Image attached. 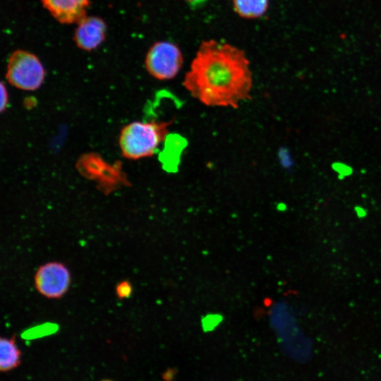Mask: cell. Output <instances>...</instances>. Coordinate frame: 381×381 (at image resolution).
I'll return each mask as SVG.
<instances>
[{"instance_id":"16","label":"cell","mask_w":381,"mask_h":381,"mask_svg":"<svg viewBox=\"0 0 381 381\" xmlns=\"http://www.w3.org/2000/svg\"><path fill=\"white\" fill-rule=\"evenodd\" d=\"M103 381H111V380H103Z\"/></svg>"},{"instance_id":"13","label":"cell","mask_w":381,"mask_h":381,"mask_svg":"<svg viewBox=\"0 0 381 381\" xmlns=\"http://www.w3.org/2000/svg\"><path fill=\"white\" fill-rule=\"evenodd\" d=\"M219 321V316H209L204 320V327H207L209 329L210 328L216 326Z\"/></svg>"},{"instance_id":"10","label":"cell","mask_w":381,"mask_h":381,"mask_svg":"<svg viewBox=\"0 0 381 381\" xmlns=\"http://www.w3.org/2000/svg\"><path fill=\"white\" fill-rule=\"evenodd\" d=\"M59 327L55 323H44L28 329L22 334L25 339H34L55 333Z\"/></svg>"},{"instance_id":"12","label":"cell","mask_w":381,"mask_h":381,"mask_svg":"<svg viewBox=\"0 0 381 381\" xmlns=\"http://www.w3.org/2000/svg\"><path fill=\"white\" fill-rule=\"evenodd\" d=\"M1 111L3 112L6 107H7L8 104V95L6 90V87H5L4 84L1 83Z\"/></svg>"},{"instance_id":"2","label":"cell","mask_w":381,"mask_h":381,"mask_svg":"<svg viewBox=\"0 0 381 381\" xmlns=\"http://www.w3.org/2000/svg\"><path fill=\"white\" fill-rule=\"evenodd\" d=\"M172 123L173 121H134L125 126L119 141L123 156L138 159L153 155L167 139Z\"/></svg>"},{"instance_id":"3","label":"cell","mask_w":381,"mask_h":381,"mask_svg":"<svg viewBox=\"0 0 381 381\" xmlns=\"http://www.w3.org/2000/svg\"><path fill=\"white\" fill-rule=\"evenodd\" d=\"M45 71L39 58L25 50L18 49L9 56L6 77L13 86L32 91L42 84Z\"/></svg>"},{"instance_id":"1","label":"cell","mask_w":381,"mask_h":381,"mask_svg":"<svg viewBox=\"0 0 381 381\" xmlns=\"http://www.w3.org/2000/svg\"><path fill=\"white\" fill-rule=\"evenodd\" d=\"M182 85L205 106L237 109L251 99L250 61L238 47L214 40L203 41Z\"/></svg>"},{"instance_id":"15","label":"cell","mask_w":381,"mask_h":381,"mask_svg":"<svg viewBox=\"0 0 381 381\" xmlns=\"http://www.w3.org/2000/svg\"><path fill=\"white\" fill-rule=\"evenodd\" d=\"M188 2L195 5V4H200L205 0H186Z\"/></svg>"},{"instance_id":"4","label":"cell","mask_w":381,"mask_h":381,"mask_svg":"<svg viewBox=\"0 0 381 381\" xmlns=\"http://www.w3.org/2000/svg\"><path fill=\"white\" fill-rule=\"evenodd\" d=\"M183 63L181 49L174 44L159 41L148 49L145 65L153 78L159 80L173 79L180 71Z\"/></svg>"},{"instance_id":"5","label":"cell","mask_w":381,"mask_h":381,"mask_svg":"<svg viewBox=\"0 0 381 381\" xmlns=\"http://www.w3.org/2000/svg\"><path fill=\"white\" fill-rule=\"evenodd\" d=\"M68 268L60 262H49L42 265L35 274L37 291L47 298H60L68 291L71 284Z\"/></svg>"},{"instance_id":"7","label":"cell","mask_w":381,"mask_h":381,"mask_svg":"<svg viewBox=\"0 0 381 381\" xmlns=\"http://www.w3.org/2000/svg\"><path fill=\"white\" fill-rule=\"evenodd\" d=\"M43 6L59 23H78L86 16L91 0H40Z\"/></svg>"},{"instance_id":"6","label":"cell","mask_w":381,"mask_h":381,"mask_svg":"<svg viewBox=\"0 0 381 381\" xmlns=\"http://www.w3.org/2000/svg\"><path fill=\"white\" fill-rule=\"evenodd\" d=\"M107 25L102 18L85 16L77 23L74 41L80 49L92 51L104 40Z\"/></svg>"},{"instance_id":"8","label":"cell","mask_w":381,"mask_h":381,"mask_svg":"<svg viewBox=\"0 0 381 381\" xmlns=\"http://www.w3.org/2000/svg\"><path fill=\"white\" fill-rule=\"evenodd\" d=\"M20 363V351L13 337H1L0 339V369L8 371Z\"/></svg>"},{"instance_id":"9","label":"cell","mask_w":381,"mask_h":381,"mask_svg":"<svg viewBox=\"0 0 381 381\" xmlns=\"http://www.w3.org/2000/svg\"><path fill=\"white\" fill-rule=\"evenodd\" d=\"M233 6L238 16L246 18H256L267 11L268 0H233Z\"/></svg>"},{"instance_id":"14","label":"cell","mask_w":381,"mask_h":381,"mask_svg":"<svg viewBox=\"0 0 381 381\" xmlns=\"http://www.w3.org/2000/svg\"><path fill=\"white\" fill-rule=\"evenodd\" d=\"M337 166L338 167V169H335V170H337L339 173H341L342 171L343 175L349 174L350 172L349 168L347 169H345L344 165H341V164H337Z\"/></svg>"},{"instance_id":"11","label":"cell","mask_w":381,"mask_h":381,"mask_svg":"<svg viewBox=\"0 0 381 381\" xmlns=\"http://www.w3.org/2000/svg\"><path fill=\"white\" fill-rule=\"evenodd\" d=\"M116 294L120 299L128 298L133 291V286L130 282L123 280L119 282L116 286Z\"/></svg>"}]
</instances>
